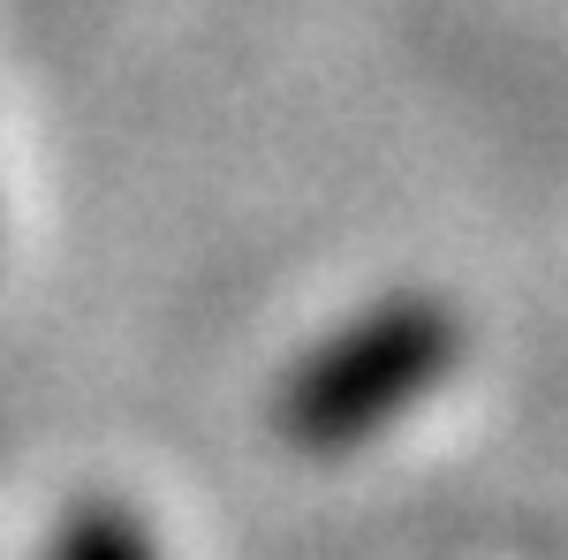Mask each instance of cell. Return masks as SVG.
Masks as SVG:
<instances>
[{
  "mask_svg": "<svg viewBox=\"0 0 568 560\" xmlns=\"http://www.w3.org/2000/svg\"><path fill=\"white\" fill-rule=\"evenodd\" d=\"M455 356H463V326L439 296L372 303L318 356L296 364V379L281 394V431L304 455H342L379 425H394L409 401H425L455 371Z\"/></svg>",
  "mask_w": 568,
  "mask_h": 560,
  "instance_id": "1",
  "label": "cell"
},
{
  "mask_svg": "<svg viewBox=\"0 0 568 560\" xmlns=\"http://www.w3.org/2000/svg\"><path fill=\"white\" fill-rule=\"evenodd\" d=\"M61 560H152V546H144V530L130 516H84L69 530Z\"/></svg>",
  "mask_w": 568,
  "mask_h": 560,
  "instance_id": "2",
  "label": "cell"
}]
</instances>
